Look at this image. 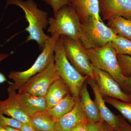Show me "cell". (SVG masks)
<instances>
[{
	"label": "cell",
	"instance_id": "cell-20",
	"mask_svg": "<svg viewBox=\"0 0 131 131\" xmlns=\"http://www.w3.org/2000/svg\"><path fill=\"white\" fill-rule=\"evenodd\" d=\"M30 123L38 131H55L54 119L47 112H39L30 117Z\"/></svg>",
	"mask_w": 131,
	"mask_h": 131
},
{
	"label": "cell",
	"instance_id": "cell-28",
	"mask_svg": "<svg viewBox=\"0 0 131 131\" xmlns=\"http://www.w3.org/2000/svg\"><path fill=\"white\" fill-rule=\"evenodd\" d=\"M12 53H9L8 54H5L4 53H1L0 54V62H1L3 60L6 58L10 56ZM7 81V80L6 78V77L5 76L4 74L0 72V84L1 83H3Z\"/></svg>",
	"mask_w": 131,
	"mask_h": 131
},
{
	"label": "cell",
	"instance_id": "cell-15",
	"mask_svg": "<svg viewBox=\"0 0 131 131\" xmlns=\"http://www.w3.org/2000/svg\"><path fill=\"white\" fill-rule=\"evenodd\" d=\"M77 13L81 23L90 18L102 21L99 13L98 0H69Z\"/></svg>",
	"mask_w": 131,
	"mask_h": 131
},
{
	"label": "cell",
	"instance_id": "cell-7",
	"mask_svg": "<svg viewBox=\"0 0 131 131\" xmlns=\"http://www.w3.org/2000/svg\"><path fill=\"white\" fill-rule=\"evenodd\" d=\"M66 56L71 64L82 75L94 79V67L87 55L86 49L80 40L65 36H60Z\"/></svg>",
	"mask_w": 131,
	"mask_h": 131
},
{
	"label": "cell",
	"instance_id": "cell-13",
	"mask_svg": "<svg viewBox=\"0 0 131 131\" xmlns=\"http://www.w3.org/2000/svg\"><path fill=\"white\" fill-rule=\"evenodd\" d=\"M87 84L91 87L94 95V101L100 116L101 119L107 123L113 130L116 129L119 124L118 115H116L108 108L103 96L98 89L96 82L93 78L89 77L86 81Z\"/></svg>",
	"mask_w": 131,
	"mask_h": 131
},
{
	"label": "cell",
	"instance_id": "cell-5",
	"mask_svg": "<svg viewBox=\"0 0 131 131\" xmlns=\"http://www.w3.org/2000/svg\"><path fill=\"white\" fill-rule=\"evenodd\" d=\"M60 37L57 35L50 37L46 42L41 53L28 69L22 71H12L9 73L8 78L14 82L12 84L16 90H18L31 77L54 63V48Z\"/></svg>",
	"mask_w": 131,
	"mask_h": 131
},
{
	"label": "cell",
	"instance_id": "cell-3",
	"mask_svg": "<svg viewBox=\"0 0 131 131\" xmlns=\"http://www.w3.org/2000/svg\"><path fill=\"white\" fill-rule=\"evenodd\" d=\"M86 52L93 66L109 73L124 91L127 77L122 74L117 54L111 42L101 48L86 49Z\"/></svg>",
	"mask_w": 131,
	"mask_h": 131
},
{
	"label": "cell",
	"instance_id": "cell-1",
	"mask_svg": "<svg viewBox=\"0 0 131 131\" xmlns=\"http://www.w3.org/2000/svg\"><path fill=\"white\" fill-rule=\"evenodd\" d=\"M9 5H16L23 10L28 24L26 28V31L28 33L26 42L36 41L42 51L50 37L43 31L49 25L47 12L39 8L34 0H6L5 8Z\"/></svg>",
	"mask_w": 131,
	"mask_h": 131
},
{
	"label": "cell",
	"instance_id": "cell-6",
	"mask_svg": "<svg viewBox=\"0 0 131 131\" xmlns=\"http://www.w3.org/2000/svg\"><path fill=\"white\" fill-rule=\"evenodd\" d=\"M116 35L103 21L90 18L81 23L80 40L86 49L103 47Z\"/></svg>",
	"mask_w": 131,
	"mask_h": 131
},
{
	"label": "cell",
	"instance_id": "cell-26",
	"mask_svg": "<svg viewBox=\"0 0 131 131\" xmlns=\"http://www.w3.org/2000/svg\"><path fill=\"white\" fill-rule=\"evenodd\" d=\"M119 124L117 128L113 131H131V125L127 122L122 115H118Z\"/></svg>",
	"mask_w": 131,
	"mask_h": 131
},
{
	"label": "cell",
	"instance_id": "cell-10",
	"mask_svg": "<svg viewBox=\"0 0 131 131\" xmlns=\"http://www.w3.org/2000/svg\"><path fill=\"white\" fill-rule=\"evenodd\" d=\"M12 83L8 88V97L0 100V112L22 123H30V117L24 112L17 98V93Z\"/></svg>",
	"mask_w": 131,
	"mask_h": 131
},
{
	"label": "cell",
	"instance_id": "cell-14",
	"mask_svg": "<svg viewBox=\"0 0 131 131\" xmlns=\"http://www.w3.org/2000/svg\"><path fill=\"white\" fill-rule=\"evenodd\" d=\"M17 96L24 112L29 117L48 109L45 96H36L27 93H18Z\"/></svg>",
	"mask_w": 131,
	"mask_h": 131
},
{
	"label": "cell",
	"instance_id": "cell-21",
	"mask_svg": "<svg viewBox=\"0 0 131 131\" xmlns=\"http://www.w3.org/2000/svg\"><path fill=\"white\" fill-rule=\"evenodd\" d=\"M106 103L114 107L131 125V102H127L108 97H103Z\"/></svg>",
	"mask_w": 131,
	"mask_h": 131
},
{
	"label": "cell",
	"instance_id": "cell-29",
	"mask_svg": "<svg viewBox=\"0 0 131 131\" xmlns=\"http://www.w3.org/2000/svg\"><path fill=\"white\" fill-rule=\"evenodd\" d=\"M124 91L131 96V74L127 77L125 84Z\"/></svg>",
	"mask_w": 131,
	"mask_h": 131
},
{
	"label": "cell",
	"instance_id": "cell-9",
	"mask_svg": "<svg viewBox=\"0 0 131 131\" xmlns=\"http://www.w3.org/2000/svg\"><path fill=\"white\" fill-rule=\"evenodd\" d=\"M94 80L103 97H110L125 102H131L130 95L123 91L109 73L94 67Z\"/></svg>",
	"mask_w": 131,
	"mask_h": 131
},
{
	"label": "cell",
	"instance_id": "cell-17",
	"mask_svg": "<svg viewBox=\"0 0 131 131\" xmlns=\"http://www.w3.org/2000/svg\"><path fill=\"white\" fill-rule=\"evenodd\" d=\"M69 94V90L61 78L56 80L51 84L45 96L48 109L56 105Z\"/></svg>",
	"mask_w": 131,
	"mask_h": 131
},
{
	"label": "cell",
	"instance_id": "cell-33",
	"mask_svg": "<svg viewBox=\"0 0 131 131\" xmlns=\"http://www.w3.org/2000/svg\"><path fill=\"white\" fill-rule=\"evenodd\" d=\"M3 129L7 131H21L20 129L14 128V127H2Z\"/></svg>",
	"mask_w": 131,
	"mask_h": 131
},
{
	"label": "cell",
	"instance_id": "cell-32",
	"mask_svg": "<svg viewBox=\"0 0 131 131\" xmlns=\"http://www.w3.org/2000/svg\"><path fill=\"white\" fill-rule=\"evenodd\" d=\"M113 129L107 123L104 122L103 123L102 131H113Z\"/></svg>",
	"mask_w": 131,
	"mask_h": 131
},
{
	"label": "cell",
	"instance_id": "cell-34",
	"mask_svg": "<svg viewBox=\"0 0 131 131\" xmlns=\"http://www.w3.org/2000/svg\"><path fill=\"white\" fill-rule=\"evenodd\" d=\"M0 131H7L5 130V129H3V127L0 126Z\"/></svg>",
	"mask_w": 131,
	"mask_h": 131
},
{
	"label": "cell",
	"instance_id": "cell-4",
	"mask_svg": "<svg viewBox=\"0 0 131 131\" xmlns=\"http://www.w3.org/2000/svg\"><path fill=\"white\" fill-rule=\"evenodd\" d=\"M47 32L51 35H65L80 40L81 22L75 9L71 5L64 6L54 17H49Z\"/></svg>",
	"mask_w": 131,
	"mask_h": 131
},
{
	"label": "cell",
	"instance_id": "cell-25",
	"mask_svg": "<svg viewBox=\"0 0 131 131\" xmlns=\"http://www.w3.org/2000/svg\"><path fill=\"white\" fill-rule=\"evenodd\" d=\"M51 7L53 9L54 16L57 14L59 9L66 5H70L69 0H42Z\"/></svg>",
	"mask_w": 131,
	"mask_h": 131
},
{
	"label": "cell",
	"instance_id": "cell-27",
	"mask_svg": "<svg viewBox=\"0 0 131 131\" xmlns=\"http://www.w3.org/2000/svg\"><path fill=\"white\" fill-rule=\"evenodd\" d=\"M104 121H100L94 123L88 122L87 123L89 131H102Z\"/></svg>",
	"mask_w": 131,
	"mask_h": 131
},
{
	"label": "cell",
	"instance_id": "cell-19",
	"mask_svg": "<svg viewBox=\"0 0 131 131\" xmlns=\"http://www.w3.org/2000/svg\"><path fill=\"white\" fill-rule=\"evenodd\" d=\"M77 99L70 94H68L56 105L47 109V112L54 119H59L73 109Z\"/></svg>",
	"mask_w": 131,
	"mask_h": 131
},
{
	"label": "cell",
	"instance_id": "cell-18",
	"mask_svg": "<svg viewBox=\"0 0 131 131\" xmlns=\"http://www.w3.org/2000/svg\"><path fill=\"white\" fill-rule=\"evenodd\" d=\"M107 25L115 35L131 40V17L115 16L107 20Z\"/></svg>",
	"mask_w": 131,
	"mask_h": 131
},
{
	"label": "cell",
	"instance_id": "cell-23",
	"mask_svg": "<svg viewBox=\"0 0 131 131\" xmlns=\"http://www.w3.org/2000/svg\"><path fill=\"white\" fill-rule=\"evenodd\" d=\"M117 57L122 74L128 77L131 74V57L121 54H117Z\"/></svg>",
	"mask_w": 131,
	"mask_h": 131
},
{
	"label": "cell",
	"instance_id": "cell-12",
	"mask_svg": "<svg viewBox=\"0 0 131 131\" xmlns=\"http://www.w3.org/2000/svg\"><path fill=\"white\" fill-rule=\"evenodd\" d=\"M102 21L115 16L131 17V0H98Z\"/></svg>",
	"mask_w": 131,
	"mask_h": 131
},
{
	"label": "cell",
	"instance_id": "cell-2",
	"mask_svg": "<svg viewBox=\"0 0 131 131\" xmlns=\"http://www.w3.org/2000/svg\"><path fill=\"white\" fill-rule=\"evenodd\" d=\"M54 59L58 74L67 85L70 94L76 98H79L82 87L89 77L80 74L68 60L60 37L54 48Z\"/></svg>",
	"mask_w": 131,
	"mask_h": 131
},
{
	"label": "cell",
	"instance_id": "cell-8",
	"mask_svg": "<svg viewBox=\"0 0 131 131\" xmlns=\"http://www.w3.org/2000/svg\"><path fill=\"white\" fill-rule=\"evenodd\" d=\"M60 78L54 63L31 77L18 90V93H27L36 96H45L51 84Z\"/></svg>",
	"mask_w": 131,
	"mask_h": 131
},
{
	"label": "cell",
	"instance_id": "cell-30",
	"mask_svg": "<svg viewBox=\"0 0 131 131\" xmlns=\"http://www.w3.org/2000/svg\"><path fill=\"white\" fill-rule=\"evenodd\" d=\"M20 130L21 131H38L30 123H23Z\"/></svg>",
	"mask_w": 131,
	"mask_h": 131
},
{
	"label": "cell",
	"instance_id": "cell-16",
	"mask_svg": "<svg viewBox=\"0 0 131 131\" xmlns=\"http://www.w3.org/2000/svg\"><path fill=\"white\" fill-rule=\"evenodd\" d=\"M80 98L82 106L89 122L94 123L102 121L95 103L90 95L86 82L82 87Z\"/></svg>",
	"mask_w": 131,
	"mask_h": 131
},
{
	"label": "cell",
	"instance_id": "cell-11",
	"mask_svg": "<svg viewBox=\"0 0 131 131\" xmlns=\"http://www.w3.org/2000/svg\"><path fill=\"white\" fill-rule=\"evenodd\" d=\"M88 122L79 97L77 99L74 106L70 112L56 120L54 131H73L78 127L87 124Z\"/></svg>",
	"mask_w": 131,
	"mask_h": 131
},
{
	"label": "cell",
	"instance_id": "cell-31",
	"mask_svg": "<svg viewBox=\"0 0 131 131\" xmlns=\"http://www.w3.org/2000/svg\"><path fill=\"white\" fill-rule=\"evenodd\" d=\"M73 131H89L87 126V124L81 125L78 127L74 129Z\"/></svg>",
	"mask_w": 131,
	"mask_h": 131
},
{
	"label": "cell",
	"instance_id": "cell-24",
	"mask_svg": "<svg viewBox=\"0 0 131 131\" xmlns=\"http://www.w3.org/2000/svg\"><path fill=\"white\" fill-rule=\"evenodd\" d=\"M23 123L17 120L5 117L4 114L0 112V126L2 127H10L20 129Z\"/></svg>",
	"mask_w": 131,
	"mask_h": 131
},
{
	"label": "cell",
	"instance_id": "cell-22",
	"mask_svg": "<svg viewBox=\"0 0 131 131\" xmlns=\"http://www.w3.org/2000/svg\"><path fill=\"white\" fill-rule=\"evenodd\" d=\"M111 42L117 54H124L131 57V40L116 35Z\"/></svg>",
	"mask_w": 131,
	"mask_h": 131
}]
</instances>
